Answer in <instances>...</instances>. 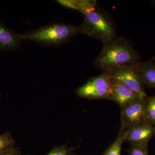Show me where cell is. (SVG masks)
Wrapping results in <instances>:
<instances>
[{"mask_svg":"<svg viewBox=\"0 0 155 155\" xmlns=\"http://www.w3.org/2000/svg\"><path fill=\"white\" fill-rule=\"evenodd\" d=\"M139 60L138 53L127 39L116 37L104 44L95 64L102 72L111 75L118 69L135 65Z\"/></svg>","mask_w":155,"mask_h":155,"instance_id":"cell-1","label":"cell"},{"mask_svg":"<svg viewBox=\"0 0 155 155\" xmlns=\"http://www.w3.org/2000/svg\"><path fill=\"white\" fill-rule=\"evenodd\" d=\"M97 7L81 11L83 23L79 26L80 33L107 43L116 38V31L114 24Z\"/></svg>","mask_w":155,"mask_h":155,"instance_id":"cell-2","label":"cell"},{"mask_svg":"<svg viewBox=\"0 0 155 155\" xmlns=\"http://www.w3.org/2000/svg\"><path fill=\"white\" fill-rule=\"evenodd\" d=\"M80 33L79 26L53 23L21 34L23 40H28L48 46H58Z\"/></svg>","mask_w":155,"mask_h":155,"instance_id":"cell-3","label":"cell"},{"mask_svg":"<svg viewBox=\"0 0 155 155\" xmlns=\"http://www.w3.org/2000/svg\"><path fill=\"white\" fill-rule=\"evenodd\" d=\"M113 81L111 75L102 72L101 75L91 78L83 85L79 87L75 93L82 98L111 100Z\"/></svg>","mask_w":155,"mask_h":155,"instance_id":"cell-4","label":"cell"},{"mask_svg":"<svg viewBox=\"0 0 155 155\" xmlns=\"http://www.w3.org/2000/svg\"><path fill=\"white\" fill-rule=\"evenodd\" d=\"M137 64L118 69L111 75L113 80L124 84L143 98L146 99L144 84L139 73Z\"/></svg>","mask_w":155,"mask_h":155,"instance_id":"cell-5","label":"cell"},{"mask_svg":"<svg viewBox=\"0 0 155 155\" xmlns=\"http://www.w3.org/2000/svg\"><path fill=\"white\" fill-rule=\"evenodd\" d=\"M145 100H138L121 108V128L128 129L147 122Z\"/></svg>","mask_w":155,"mask_h":155,"instance_id":"cell-6","label":"cell"},{"mask_svg":"<svg viewBox=\"0 0 155 155\" xmlns=\"http://www.w3.org/2000/svg\"><path fill=\"white\" fill-rule=\"evenodd\" d=\"M155 134V126L146 122L127 129L125 141L130 146H148V143Z\"/></svg>","mask_w":155,"mask_h":155,"instance_id":"cell-7","label":"cell"},{"mask_svg":"<svg viewBox=\"0 0 155 155\" xmlns=\"http://www.w3.org/2000/svg\"><path fill=\"white\" fill-rule=\"evenodd\" d=\"M146 99L124 84L114 80L111 100L116 102L120 108L135 101Z\"/></svg>","mask_w":155,"mask_h":155,"instance_id":"cell-8","label":"cell"},{"mask_svg":"<svg viewBox=\"0 0 155 155\" xmlns=\"http://www.w3.org/2000/svg\"><path fill=\"white\" fill-rule=\"evenodd\" d=\"M22 40L21 34L13 32L0 22V50L16 49Z\"/></svg>","mask_w":155,"mask_h":155,"instance_id":"cell-9","label":"cell"},{"mask_svg":"<svg viewBox=\"0 0 155 155\" xmlns=\"http://www.w3.org/2000/svg\"><path fill=\"white\" fill-rule=\"evenodd\" d=\"M137 66L144 84L148 87L155 88V61L139 62Z\"/></svg>","mask_w":155,"mask_h":155,"instance_id":"cell-10","label":"cell"},{"mask_svg":"<svg viewBox=\"0 0 155 155\" xmlns=\"http://www.w3.org/2000/svg\"><path fill=\"white\" fill-rule=\"evenodd\" d=\"M127 129L120 127L117 138L101 155H121L122 143L126 139Z\"/></svg>","mask_w":155,"mask_h":155,"instance_id":"cell-11","label":"cell"},{"mask_svg":"<svg viewBox=\"0 0 155 155\" xmlns=\"http://www.w3.org/2000/svg\"><path fill=\"white\" fill-rule=\"evenodd\" d=\"M145 104L147 122L155 127V96L147 97Z\"/></svg>","mask_w":155,"mask_h":155,"instance_id":"cell-12","label":"cell"},{"mask_svg":"<svg viewBox=\"0 0 155 155\" xmlns=\"http://www.w3.org/2000/svg\"><path fill=\"white\" fill-rule=\"evenodd\" d=\"M16 141L9 132L0 135V153L15 147Z\"/></svg>","mask_w":155,"mask_h":155,"instance_id":"cell-13","label":"cell"},{"mask_svg":"<svg viewBox=\"0 0 155 155\" xmlns=\"http://www.w3.org/2000/svg\"><path fill=\"white\" fill-rule=\"evenodd\" d=\"M76 147H69L68 145L62 144L54 147L51 150L45 155H76L74 150Z\"/></svg>","mask_w":155,"mask_h":155,"instance_id":"cell-14","label":"cell"},{"mask_svg":"<svg viewBox=\"0 0 155 155\" xmlns=\"http://www.w3.org/2000/svg\"><path fill=\"white\" fill-rule=\"evenodd\" d=\"M127 152L130 155H149L148 146H130Z\"/></svg>","mask_w":155,"mask_h":155,"instance_id":"cell-15","label":"cell"},{"mask_svg":"<svg viewBox=\"0 0 155 155\" xmlns=\"http://www.w3.org/2000/svg\"><path fill=\"white\" fill-rule=\"evenodd\" d=\"M21 151L18 147H14L11 149L1 153L0 155H21Z\"/></svg>","mask_w":155,"mask_h":155,"instance_id":"cell-16","label":"cell"},{"mask_svg":"<svg viewBox=\"0 0 155 155\" xmlns=\"http://www.w3.org/2000/svg\"><path fill=\"white\" fill-rule=\"evenodd\" d=\"M21 155H30V154H25V155H23V154H21Z\"/></svg>","mask_w":155,"mask_h":155,"instance_id":"cell-17","label":"cell"},{"mask_svg":"<svg viewBox=\"0 0 155 155\" xmlns=\"http://www.w3.org/2000/svg\"></svg>","mask_w":155,"mask_h":155,"instance_id":"cell-18","label":"cell"}]
</instances>
